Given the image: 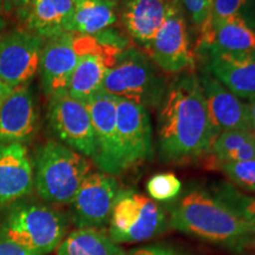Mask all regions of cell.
I'll use <instances>...</instances> for the list:
<instances>
[{"label": "cell", "instance_id": "obj_34", "mask_svg": "<svg viewBox=\"0 0 255 255\" xmlns=\"http://www.w3.org/2000/svg\"><path fill=\"white\" fill-rule=\"evenodd\" d=\"M250 117H251V126H252V129L255 131V98L253 100L250 101Z\"/></svg>", "mask_w": 255, "mask_h": 255}, {"label": "cell", "instance_id": "obj_21", "mask_svg": "<svg viewBox=\"0 0 255 255\" xmlns=\"http://www.w3.org/2000/svg\"><path fill=\"white\" fill-rule=\"evenodd\" d=\"M76 0H31L21 19L26 30L49 39L68 32Z\"/></svg>", "mask_w": 255, "mask_h": 255}, {"label": "cell", "instance_id": "obj_6", "mask_svg": "<svg viewBox=\"0 0 255 255\" xmlns=\"http://www.w3.org/2000/svg\"><path fill=\"white\" fill-rule=\"evenodd\" d=\"M109 237L116 244L142 242L167 231V212L149 197L121 190L110 216Z\"/></svg>", "mask_w": 255, "mask_h": 255}, {"label": "cell", "instance_id": "obj_30", "mask_svg": "<svg viewBox=\"0 0 255 255\" xmlns=\"http://www.w3.org/2000/svg\"><path fill=\"white\" fill-rule=\"evenodd\" d=\"M127 255H188L183 252L176 250L170 246L164 245H154V246H146L132 251L130 254Z\"/></svg>", "mask_w": 255, "mask_h": 255}, {"label": "cell", "instance_id": "obj_5", "mask_svg": "<svg viewBox=\"0 0 255 255\" xmlns=\"http://www.w3.org/2000/svg\"><path fill=\"white\" fill-rule=\"evenodd\" d=\"M168 83L156 69L150 57L138 49L120 53L115 65L105 75L102 91L157 110L167 91Z\"/></svg>", "mask_w": 255, "mask_h": 255}, {"label": "cell", "instance_id": "obj_10", "mask_svg": "<svg viewBox=\"0 0 255 255\" xmlns=\"http://www.w3.org/2000/svg\"><path fill=\"white\" fill-rule=\"evenodd\" d=\"M146 55L158 68L167 72H182L195 65L194 53L190 49L186 13L178 0H175Z\"/></svg>", "mask_w": 255, "mask_h": 255}, {"label": "cell", "instance_id": "obj_29", "mask_svg": "<svg viewBox=\"0 0 255 255\" xmlns=\"http://www.w3.org/2000/svg\"><path fill=\"white\" fill-rule=\"evenodd\" d=\"M184 13L189 15L199 32L208 26L213 0H178Z\"/></svg>", "mask_w": 255, "mask_h": 255}, {"label": "cell", "instance_id": "obj_28", "mask_svg": "<svg viewBox=\"0 0 255 255\" xmlns=\"http://www.w3.org/2000/svg\"><path fill=\"white\" fill-rule=\"evenodd\" d=\"M182 183L173 173H161L152 176L146 183L149 195L156 201L175 200L181 193Z\"/></svg>", "mask_w": 255, "mask_h": 255}, {"label": "cell", "instance_id": "obj_35", "mask_svg": "<svg viewBox=\"0 0 255 255\" xmlns=\"http://www.w3.org/2000/svg\"><path fill=\"white\" fill-rule=\"evenodd\" d=\"M6 26V14L4 12V8H2L1 0H0V32L4 30Z\"/></svg>", "mask_w": 255, "mask_h": 255}, {"label": "cell", "instance_id": "obj_9", "mask_svg": "<svg viewBox=\"0 0 255 255\" xmlns=\"http://www.w3.org/2000/svg\"><path fill=\"white\" fill-rule=\"evenodd\" d=\"M45 39L26 28L0 36V81L11 89L28 85L39 72Z\"/></svg>", "mask_w": 255, "mask_h": 255}, {"label": "cell", "instance_id": "obj_32", "mask_svg": "<svg viewBox=\"0 0 255 255\" xmlns=\"http://www.w3.org/2000/svg\"><path fill=\"white\" fill-rule=\"evenodd\" d=\"M31 0H1L2 8L6 15L17 14L21 18Z\"/></svg>", "mask_w": 255, "mask_h": 255}, {"label": "cell", "instance_id": "obj_24", "mask_svg": "<svg viewBox=\"0 0 255 255\" xmlns=\"http://www.w3.org/2000/svg\"><path fill=\"white\" fill-rule=\"evenodd\" d=\"M213 195L244 220L255 234V197L241 193L235 186L226 182L216 184L213 188Z\"/></svg>", "mask_w": 255, "mask_h": 255}, {"label": "cell", "instance_id": "obj_14", "mask_svg": "<svg viewBox=\"0 0 255 255\" xmlns=\"http://www.w3.org/2000/svg\"><path fill=\"white\" fill-rule=\"evenodd\" d=\"M199 78L216 136L227 130L252 129L248 103L233 95L206 68Z\"/></svg>", "mask_w": 255, "mask_h": 255}, {"label": "cell", "instance_id": "obj_7", "mask_svg": "<svg viewBox=\"0 0 255 255\" xmlns=\"http://www.w3.org/2000/svg\"><path fill=\"white\" fill-rule=\"evenodd\" d=\"M94 36H81L71 32L45 39L39 65L40 84L46 97L68 92L79 58L96 45Z\"/></svg>", "mask_w": 255, "mask_h": 255}, {"label": "cell", "instance_id": "obj_22", "mask_svg": "<svg viewBox=\"0 0 255 255\" xmlns=\"http://www.w3.org/2000/svg\"><path fill=\"white\" fill-rule=\"evenodd\" d=\"M121 0H76L68 32L97 36L119 21Z\"/></svg>", "mask_w": 255, "mask_h": 255}, {"label": "cell", "instance_id": "obj_8", "mask_svg": "<svg viewBox=\"0 0 255 255\" xmlns=\"http://www.w3.org/2000/svg\"><path fill=\"white\" fill-rule=\"evenodd\" d=\"M49 122L64 144L94 161L97 152L94 126L87 104L63 92L49 98Z\"/></svg>", "mask_w": 255, "mask_h": 255}, {"label": "cell", "instance_id": "obj_20", "mask_svg": "<svg viewBox=\"0 0 255 255\" xmlns=\"http://www.w3.org/2000/svg\"><path fill=\"white\" fill-rule=\"evenodd\" d=\"M199 52H255V28L242 18H231L210 24L200 32Z\"/></svg>", "mask_w": 255, "mask_h": 255}, {"label": "cell", "instance_id": "obj_33", "mask_svg": "<svg viewBox=\"0 0 255 255\" xmlns=\"http://www.w3.org/2000/svg\"><path fill=\"white\" fill-rule=\"evenodd\" d=\"M12 91H13V89H11L8 85H6L4 82L0 81V108L4 104L6 98L12 94Z\"/></svg>", "mask_w": 255, "mask_h": 255}, {"label": "cell", "instance_id": "obj_18", "mask_svg": "<svg viewBox=\"0 0 255 255\" xmlns=\"http://www.w3.org/2000/svg\"><path fill=\"white\" fill-rule=\"evenodd\" d=\"M121 52L122 50L97 39L96 45L79 58L70 81L68 94L87 103L92 96L102 91L105 75L115 65Z\"/></svg>", "mask_w": 255, "mask_h": 255}, {"label": "cell", "instance_id": "obj_25", "mask_svg": "<svg viewBox=\"0 0 255 255\" xmlns=\"http://www.w3.org/2000/svg\"><path fill=\"white\" fill-rule=\"evenodd\" d=\"M231 18L245 19L255 28V0H213L208 26Z\"/></svg>", "mask_w": 255, "mask_h": 255}, {"label": "cell", "instance_id": "obj_27", "mask_svg": "<svg viewBox=\"0 0 255 255\" xmlns=\"http://www.w3.org/2000/svg\"><path fill=\"white\" fill-rule=\"evenodd\" d=\"M233 184L255 193V159L241 162H226L219 165Z\"/></svg>", "mask_w": 255, "mask_h": 255}, {"label": "cell", "instance_id": "obj_3", "mask_svg": "<svg viewBox=\"0 0 255 255\" xmlns=\"http://www.w3.org/2000/svg\"><path fill=\"white\" fill-rule=\"evenodd\" d=\"M90 161L63 143L47 141L37 149L33 161V184L46 202L68 205L90 174Z\"/></svg>", "mask_w": 255, "mask_h": 255}, {"label": "cell", "instance_id": "obj_13", "mask_svg": "<svg viewBox=\"0 0 255 255\" xmlns=\"http://www.w3.org/2000/svg\"><path fill=\"white\" fill-rule=\"evenodd\" d=\"M85 104L91 116L97 146L95 164L105 174L113 176L122 174V156L116 122L117 97L100 91Z\"/></svg>", "mask_w": 255, "mask_h": 255}, {"label": "cell", "instance_id": "obj_19", "mask_svg": "<svg viewBox=\"0 0 255 255\" xmlns=\"http://www.w3.org/2000/svg\"><path fill=\"white\" fill-rule=\"evenodd\" d=\"M33 187V163L25 145L0 143V207L20 201Z\"/></svg>", "mask_w": 255, "mask_h": 255}, {"label": "cell", "instance_id": "obj_26", "mask_svg": "<svg viewBox=\"0 0 255 255\" xmlns=\"http://www.w3.org/2000/svg\"><path fill=\"white\" fill-rule=\"evenodd\" d=\"M253 138H255V131L253 129L227 130L216 137L209 154L212 155L215 165L219 167L232 152L238 150L245 143Z\"/></svg>", "mask_w": 255, "mask_h": 255}, {"label": "cell", "instance_id": "obj_4", "mask_svg": "<svg viewBox=\"0 0 255 255\" xmlns=\"http://www.w3.org/2000/svg\"><path fill=\"white\" fill-rule=\"evenodd\" d=\"M66 219L62 213L40 203L17 201L0 216V234L19 246L44 255L64 240Z\"/></svg>", "mask_w": 255, "mask_h": 255}, {"label": "cell", "instance_id": "obj_31", "mask_svg": "<svg viewBox=\"0 0 255 255\" xmlns=\"http://www.w3.org/2000/svg\"><path fill=\"white\" fill-rule=\"evenodd\" d=\"M0 255H39L34 252L19 246L0 234Z\"/></svg>", "mask_w": 255, "mask_h": 255}, {"label": "cell", "instance_id": "obj_16", "mask_svg": "<svg viewBox=\"0 0 255 255\" xmlns=\"http://www.w3.org/2000/svg\"><path fill=\"white\" fill-rule=\"evenodd\" d=\"M206 69L240 100L255 98V52L206 51Z\"/></svg>", "mask_w": 255, "mask_h": 255}, {"label": "cell", "instance_id": "obj_2", "mask_svg": "<svg viewBox=\"0 0 255 255\" xmlns=\"http://www.w3.org/2000/svg\"><path fill=\"white\" fill-rule=\"evenodd\" d=\"M169 226L233 252L253 245L250 226L218 197L203 189H189L167 207Z\"/></svg>", "mask_w": 255, "mask_h": 255}, {"label": "cell", "instance_id": "obj_15", "mask_svg": "<svg viewBox=\"0 0 255 255\" xmlns=\"http://www.w3.org/2000/svg\"><path fill=\"white\" fill-rule=\"evenodd\" d=\"M38 107L30 85L14 89L0 108V143H26L37 131Z\"/></svg>", "mask_w": 255, "mask_h": 255}, {"label": "cell", "instance_id": "obj_17", "mask_svg": "<svg viewBox=\"0 0 255 255\" xmlns=\"http://www.w3.org/2000/svg\"><path fill=\"white\" fill-rule=\"evenodd\" d=\"M174 2L175 0H121V25L146 52Z\"/></svg>", "mask_w": 255, "mask_h": 255}, {"label": "cell", "instance_id": "obj_12", "mask_svg": "<svg viewBox=\"0 0 255 255\" xmlns=\"http://www.w3.org/2000/svg\"><path fill=\"white\" fill-rule=\"evenodd\" d=\"M116 122L124 173L152 156L149 110L135 102L117 97Z\"/></svg>", "mask_w": 255, "mask_h": 255}, {"label": "cell", "instance_id": "obj_1", "mask_svg": "<svg viewBox=\"0 0 255 255\" xmlns=\"http://www.w3.org/2000/svg\"><path fill=\"white\" fill-rule=\"evenodd\" d=\"M157 110V144L163 161L181 163L209 154L218 136L199 76L186 73L169 83Z\"/></svg>", "mask_w": 255, "mask_h": 255}, {"label": "cell", "instance_id": "obj_23", "mask_svg": "<svg viewBox=\"0 0 255 255\" xmlns=\"http://www.w3.org/2000/svg\"><path fill=\"white\" fill-rule=\"evenodd\" d=\"M57 255H127L119 244L97 228H77L57 247Z\"/></svg>", "mask_w": 255, "mask_h": 255}, {"label": "cell", "instance_id": "obj_11", "mask_svg": "<svg viewBox=\"0 0 255 255\" xmlns=\"http://www.w3.org/2000/svg\"><path fill=\"white\" fill-rule=\"evenodd\" d=\"M120 191V184L113 175L90 173L71 202L73 222L78 228H102L110 221Z\"/></svg>", "mask_w": 255, "mask_h": 255}, {"label": "cell", "instance_id": "obj_36", "mask_svg": "<svg viewBox=\"0 0 255 255\" xmlns=\"http://www.w3.org/2000/svg\"><path fill=\"white\" fill-rule=\"evenodd\" d=\"M253 246H254V252H255V240H254V242H253Z\"/></svg>", "mask_w": 255, "mask_h": 255}]
</instances>
